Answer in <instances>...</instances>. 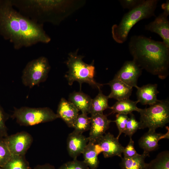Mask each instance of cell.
<instances>
[{
	"instance_id": "1",
	"label": "cell",
	"mask_w": 169,
	"mask_h": 169,
	"mask_svg": "<svg viewBox=\"0 0 169 169\" xmlns=\"http://www.w3.org/2000/svg\"><path fill=\"white\" fill-rule=\"evenodd\" d=\"M128 48L133 60L142 69L162 79L168 76L169 47L163 41L143 35H134L130 39Z\"/></svg>"
},
{
	"instance_id": "2",
	"label": "cell",
	"mask_w": 169,
	"mask_h": 169,
	"mask_svg": "<svg viewBox=\"0 0 169 169\" xmlns=\"http://www.w3.org/2000/svg\"><path fill=\"white\" fill-rule=\"evenodd\" d=\"M21 14L37 23L59 24L62 20L66 2L62 0H11Z\"/></svg>"
},
{
	"instance_id": "3",
	"label": "cell",
	"mask_w": 169,
	"mask_h": 169,
	"mask_svg": "<svg viewBox=\"0 0 169 169\" xmlns=\"http://www.w3.org/2000/svg\"><path fill=\"white\" fill-rule=\"evenodd\" d=\"M19 15L11 0H0V34L11 43L16 50L24 47Z\"/></svg>"
},
{
	"instance_id": "4",
	"label": "cell",
	"mask_w": 169,
	"mask_h": 169,
	"mask_svg": "<svg viewBox=\"0 0 169 169\" xmlns=\"http://www.w3.org/2000/svg\"><path fill=\"white\" fill-rule=\"evenodd\" d=\"M158 1L146 0L136 8L125 13L120 23L112 27V34L114 40L122 44L127 39L133 27L139 21L155 16V12Z\"/></svg>"
},
{
	"instance_id": "5",
	"label": "cell",
	"mask_w": 169,
	"mask_h": 169,
	"mask_svg": "<svg viewBox=\"0 0 169 169\" xmlns=\"http://www.w3.org/2000/svg\"><path fill=\"white\" fill-rule=\"evenodd\" d=\"M78 50L75 52L70 53L65 62L69 70L65 75L69 85H72L75 81L78 82L81 90L82 84L86 83L92 87L100 89L103 84L97 82L94 79L95 73L94 62L90 64L83 61V56L77 54Z\"/></svg>"
},
{
	"instance_id": "6",
	"label": "cell",
	"mask_w": 169,
	"mask_h": 169,
	"mask_svg": "<svg viewBox=\"0 0 169 169\" xmlns=\"http://www.w3.org/2000/svg\"><path fill=\"white\" fill-rule=\"evenodd\" d=\"M139 129L154 130L163 127L169 122L168 99L159 100L148 108L141 109Z\"/></svg>"
},
{
	"instance_id": "7",
	"label": "cell",
	"mask_w": 169,
	"mask_h": 169,
	"mask_svg": "<svg viewBox=\"0 0 169 169\" xmlns=\"http://www.w3.org/2000/svg\"><path fill=\"white\" fill-rule=\"evenodd\" d=\"M11 117L20 125L26 126L51 121L59 118L57 114L49 107L26 106L14 107Z\"/></svg>"
},
{
	"instance_id": "8",
	"label": "cell",
	"mask_w": 169,
	"mask_h": 169,
	"mask_svg": "<svg viewBox=\"0 0 169 169\" xmlns=\"http://www.w3.org/2000/svg\"><path fill=\"white\" fill-rule=\"evenodd\" d=\"M50 69L47 59L40 56L28 63L22 71L23 84L31 88L46 81Z\"/></svg>"
},
{
	"instance_id": "9",
	"label": "cell",
	"mask_w": 169,
	"mask_h": 169,
	"mask_svg": "<svg viewBox=\"0 0 169 169\" xmlns=\"http://www.w3.org/2000/svg\"><path fill=\"white\" fill-rule=\"evenodd\" d=\"M96 150L99 154L103 152L105 158L115 156L121 158L124 147L119 143V139L109 132L103 136L95 143Z\"/></svg>"
},
{
	"instance_id": "10",
	"label": "cell",
	"mask_w": 169,
	"mask_h": 169,
	"mask_svg": "<svg viewBox=\"0 0 169 169\" xmlns=\"http://www.w3.org/2000/svg\"><path fill=\"white\" fill-rule=\"evenodd\" d=\"M3 139L13 156H24L33 141L31 136L25 131L7 136Z\"/></svg>"
},
{
	"instance_id": "11",
	"label": "cell",
	"mask_w": 169,
	"mask_h": 169,
	"mask_svg": "<svg viewBox=\"0 0 169 169\" xmlns=\"http://www.w3.org/2000/svg\"><path fill=\"white\" fill-rule=\"evenodd\" d=\"M142 70L133 60L127 61L124 63L114 77L132 88H136L138 79L141 74Z\"/></svg>"
},
{
	"instance_id": "12",
	"label": "cell",
	"mask_w": 169,
	"mask_h": 169,
	"mask_svg": "<svg viewBox=\"0 0 169 169\" xmlns=\"http://www.w3.org/2000/svg\"><path fill=\"white\" fill-rule=\"evenodd\" d=\"M90 127L89 142L95 144L105 133L110 123L114 121L109 120L107 115L97 114L91 115Z\"/></svg>"
},
{
	"instance_id": "13",
	"label": "cell",
	"mask_w": 169,
	"mask_h": 169,
	"mask_svg": "<svg viewBox=\"0 0 169 169\" xmlns=\"http://www.w3.org/2000/svg\"><path fill=\"white\" fill-rule=\"evenodd\" d=\"M89 141L82 134L73 131L70 133L67 140V148L69 156L73 160L77 159L82 154Z\"/></svg>"
},
{
	"instance_id": "14",
	"label": "cell",
	"mask_w": 169,
	"mask_h": 169,
	"mask_svg": "<svg viewBox=\"0 0 169 169\" xmlns=\"http://www.w3.org/2000/svg\"><path fill=\"white\" fill-rule=\"evenodd\" d=\"M145 29L158 34L163 42L169 47V21L168 17L163 12L153 21L146 25Z\"/></svg>"
},
{
	"instance_id": "15",
	"label": "cell",
	"mask_w": 169,
	"mask_h": 169,
	"mask_svg": "<svg viewBox=\"0 0 169 169\" xmlns=\"http://www.w3.org/2000/svg\"><path fill=\"white\" fill-rule=\"evenodd\" d=\"M79 110L71 102L62 98L58 105L57 115L69 127L73 128Z\"/></svg>"
},
{
	"instance_id": "16",
	"label": "cell",
	"mask_w": 169,
	"mask_h": 169,
	"mask_svg": "<svg viewBox=\"0 0 169 169\" xmlns=\"http://www.w3.org/2000/svg\"><path fill=\"white\" fill-rule=\"evenodd\" d=\"M169 131L165 134L157 133L155 131L149 130L140 139L138 144L144 150L143 152L149 154V152L156 150L158 146L159 141L162 139H169Z\"/></svg>"
},
{
	"instance_id": "17",
	"label": "cell",
	"mask_w": 169,
	"mask_h": 169,
	"mask_svg": "<svg viewBox=\"0 0 169 169\" xmlns=\"http://www.w3.org/2000/svg\"><path fill=\"white\" fill-rule=\"evenodd\" d=\"M156 84H148L136 88L137 101L143 105H151L158 101L157 95L159 92Z\"/></svg>"
},
{
	"instance_id": "18",
	"label": "cell",
	"mask_w": 169,
	"mask_h": 169,
	"mask_svg": "<svg viewBox=\"0 0 169 169\" xmlns=\"http://www.w3.org/2000/svg\"><path fill=\"white\" fill-rule=\"evenodd\" d=\"M111 89L108 96L109 98H113L118 101L129 99L131 95L133 88L120 79L114 77L107 84Z\"/></svg>"
},
{
	"instance_id": "19",
	"label": "cell",
	"mask_w": 169,
	"mask_h": 169,
	"mask_svg": "<svg viewBox=\"0 0 169 169\" xmlns=\"http://www.w3.org/2000/svg\"><path fill=\"white\" fill-rule=\"evenodd\" d=\"M92 99L88 95L81 92H74L69 96V101L82 113L89 114Z\"/></svg>"
},
{
	"instance_id": "20",
	"label": "cell",
	"mask_w": 169,
	"mask_h": 169,
	"mask_svg": "<svg viewBox=\"0 0 169 169\" xmlns=\"http://www.w3.org/2000/svg\"><path fill=\"white\" fill-rule=\"evenodd\" d=\"M149 154L143 153L130 158H122L120 163L121 169H146L147 163L145 160Z\"/></svg>"
},
{
	"instance_id": "21",
	"label": "cell",
	"mask_w": 169,
	"mask_h": 169,
	"mask_svg": "<svg viewBox=\"0 0 169 169\" xmlns=\"http://www.w3.org/2000/svg\"><path fill=\"white\" fill-rule=\"evenodd\" d=\"M137 101H133L129 99L117 101L112 106L110 107L111 110L110 113L128 115L133 111L139 112L140 108L137 107Z\"/></svg>"
},
{
	"instance_id": "22",
	"label": "cell",
	"mask_w": 169,
	"mask_h": 169,
	"mask_svg": "<svg viewBox=\"0 0 169 169\" xmlns=\"http://www.w3.org/2000/svg\"><path fill=\"white\" fill-rule=\"evenodd\" d=\"M82 154L83 161L91 169H97L99 166V161L95 144L88 142Z\"/></svg>"
},
{
	"instance_id": "23",
	"label": "cell",
	"mask_w": 169,
	"mask_h": 169,
	"mask_svg": "<svg viewBox=\"0 0 169 169\" xmlns=\"http://www.w3.org/2000/svg\"><path fill=\"white\" fill-rule=\"evenodd\" d=\"M108 96L104 95L100 89L99 93L93 99H92L89 113L91 115L97 114H102L103 111L110 107L108 104Z\"/></svg>"
},
{
	"instance_id": "24",
	"label": "cell",
	"mask_w": 169,
	"mask_h": 169,
	"mask_svg": "<svg viewBox=\"0 0 169 169\" xmlns=\"http://www.w3.org/2000/svg\"><path fill=\"white\" fill-rule=\"evenodd\" d=\"M146 169H169V152L159 153L155 158L147 163Z\"/></svg>"
},
{
	"instance_id": "25",
	"label": "cell",
	"mask_w": 169,
	"mask_h": 169,
	"mask_svg": "<svg viewBox=\"0 0 169 169\" xmlns=\"http://www.w3.org/2000/svg\"><path fill=\"white\" fill-rule=\"evenodd\" d=\"M24 156H13L2 167L3 169H31Z\"/></svg>"
},
{
	"instance_id": "26",
	"label": "cell",
	"mask_w": 169,
	"mask_h": 169,
	"mask_svg": "<svg viewBox=\"0 0 169 169\" xmlns=\"http://www.w3.org/2000/svg\"><path fill=\"white\" fill-rule=\"evenodd\" d=\"M88 114L82 113L78 115L75 121L73 128L74 131L82 134L83 132L90 130V117Z\"/></svg>"
},
{
	"instance_id": "27",
	"label": "cell",
	"mask_w": 169,
	"mask_h": 169,
	"mask_svg": "<svg viewBox=\"0 0 169 169\" xmlns=\"http://www.w3.org/2000/svg\"><path fill=\"white\" fill-rule=\"evenodd\" d=\"M129 117L125 129L123 132L125 136H128L131 138L133 135L139 129V122L136 120L134 115L132 113L129 114Z\"/></svg>"
},
{
	"instance_id": "28",
	"label": "cell",
	"mask_w": 169,
	"mask_h": 169,
	"mask_svg": "<svg viewBox=\"0 0 169 169\" xmlns=\"http://www.w3.org/2000/svg\"><path fill=\"white\" fill-rule=\"evenodd\" d=\"M12 156L3 139L0 142V167L2 168L9 160Z\"/></svg>"
},
{
	"instance_id": "29",
	"label": "cell",
	"mask_w": 169,
	"mask_h": 169,
	"mask_svg": "<svg viewBox=\"0 0 169 169\" xmlns=\"http://www.w3.org/2000/svg\"><path fill=\"white\" fill-rule=\"evenodd\" d=\"M58 169H89V168L83 161L75 159L64 163Z\"/></svg>"
},
{
	"instance_id": "30",
	"label": "cell",
	"mask_w": 169,
	"mask_h": 169,
	"mask_svg": "<svg viewBox=\"0 0 169 169\" xmlns=\"http://www.w3.org/2000/svg\"><path fill=\"white\" fill-rule=\"evenodd\" d=\"M128 118L127 115L117 114L116 115L115 120L114 122L116 123L119 131L118 135L116 137L117 138L119 139L121 134L124 132Z\"/></svg>"
},
{
	"instance_id": "31",
	"label": "cell",
	"mask_w": 169,
	"mask_h": 169,
	"mask_svg": "<svg viewBox=\"0 0 169 169\" xmlns=\"http://www.w3.org/2000/svg\"><path fill=\"white\" fill-rule=\"evenodd\" d=\"M9 117L8 115L4 111L0 103V137L1 138L6 137L8 136L5 122Z\"/></svg>"
},
{
	"instance_id": "32",
	"label": "cell",
	"mask_w": 169,
	"mask_h": 169,
	"mask_svg": "<svg viewBox=\"0 0 169 169\" xmlns=\"http://www.w3.org/2000/svg\"><path fill=\"white\" fill-rule=\"evenodd\" d=\"M124 157L130 158L135 156L139 154L136 151L134 146V141L131 138H130L129 142L124 147L123 153Z\"/></svg>"
},
{
	"instance_id": "33",
	"label": "cell",
	"mask_w": 169,
	"mask_h": 169,
	"mask_svg": "<svg viewBox=\"0 0 169 169\" xmlns=\"http://www.w3.org/2000/svg\"><path fill=\"white\" fill-rule=\"evenodd\" d=\"M145 0H120L119 2L124 9L131 10L143 3Z\"/></svg>"
},
{
	"instance_id": "34",
	"label": "cell",
	"mask_w": 169,
	"mask_h": 169,
	"mask_svg": "<svg viewBox=\"0 0 169 169\" xmlns=\"http://www.w3.org/2000/svg\"><path fill=\"white\" fill-rule=\"evenodd\" d=\"M33 169H56L54 166L49 163L39 165L34 167Z\"/></svg>"
},
{
	"instance_id": "35",
	"label": "cell",
	"mask_w": 169,
	"mask_h": 169,
	"mask_svg": "<svg viewBox=\"0 0 169 169\" xmlns=\"http://www.w3.org/2000/svg\"><path fill=\"white\" fill-rule=\"evenodd\" d=\"M161 7L163 10V13L168 17L169 14V1L166 0L165 3L162 4Z\"/></svg>"
},
{
	"instance_id": "36",
	"label": "cell",
	"mask_w": 169,
	"mask_h": 169,
	"mask_svg": "<svg viewBox=\"0 0 169 169\" xmlns=\"http://www.w3.org/2000/svg\"><path fill=\"white\" fill-rule=\"evenodd\" d=\"M3 139H2V138L0 137V142L2 141Z\"/></svg>"
},
{
	"instance_id": "37",
	"label": "cell",
	"mask_w": 169,
	"mask_h": 169,
	"mask_svg": "<svg viewBox=\"0 0 169 169\" xmlns=\"http://www.w3.org/2000/svg\"><path fill=\"white\" fill-rule=\"evenodd\" d=\"M0 169H3V168L1 167H0Z\"/></svg>"
}]
</instances>
